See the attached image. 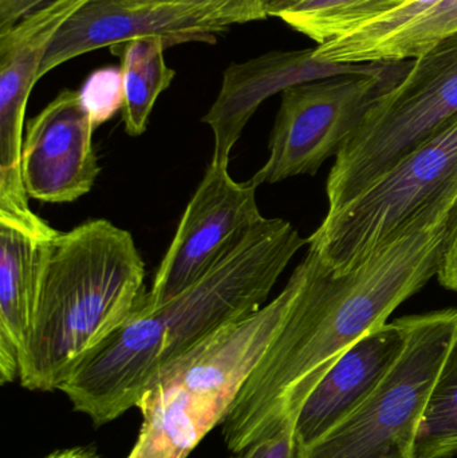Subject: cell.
<instances>
[{
  "label": "cell",
  "mask_w": 457,
  "mask_h": 458,
  "mask_svg": "<svg viewBox=\"0 0 457 458\" xmlns=\"http://www.w3.org/2000/svg\"><path fill=\"white\" fill-rule=\"evenodd\" d=\"M456 209L408 232L346 274H334L310 248L314 264L302 296L220 425L231 452L239 454L295 421L330 366L437 276Z\"/></svg>",
  "instance_id": "obj_1"
},
{
  "label": "cell",
  "mask_w": 457,
  "mask_h": 458,
  "mask_svg": "<svg viewBox=\"0 0 457 458\" xmlns=\"http://www.w3.org/2000/svg\"><path fill=\"white\" fill-rule=\"evenodd\" d=\"M308 244L286 220L266 219L184 293L157 307L142 301L78 365L59 392L96 428L120 419L137 408L169 363L227 323L266 306L282 272Z\"/></svg>",
  "instance_id": "obj_2"
},
{
  "label": "cell",
  "mask_w": 457,
  "mask_h": 458,
  "mask_svg": "<svg viewBox=\"0 0 457 458\" xmlns=\"http://www.w3.org/2000/svg\"><path fill=\"white\" fill-rule=\"evenodd\" d=\"M145 264L131 232L105 219L58 232L19 352V382L61 389L72 371L144 301Z\"/></svg>",
  "instance_id": "obj_3"
},
{
  "label": "cell",
  "mask_w": 457,
  "mask_h": 458,
  "mask_svg": "<svg viewBox=\"0 0 457 458\" xmlns=\"http://www.w3.org/2000/svg\"><path fill=\"white\" fill-rule=\"evenodd\" d=\"M309 250L278 296L169 363L137 408L142 425L126 458H187L217 425L286 326L311 275Z\"/></svg>",
  "instance_id": "obj_4"
},
{
  "label": "cell",
  "mask_w": 457,
  "mask_h": 458,
  "mask_svg": "<svg viewBox=\"0 0 457 458\" xmlns=\"http://www.w3.org/2000/svg\"><path fill=\"white\" fill-rule=\"evenodd\" d=\"M457 203V117L337 211L327 212L309 240L334 274H346L373 253Z\"/></svg>",
  "instance_id": "obj_5"
},
{
  "label": "cell",
  "mask_w": 457,
  "mask_h": 458,
  "mask_svg": "<svg viewBox=\"0 0 457 458\" xmlns=\"http://www.w3.org/2000/svg\"><path fill=\"white\" fill-rule=\"evenodd\" d=\"M457 117V32L443 38L375 99L335 157L327 212L337 211Z\"/></svg>",
  "instance_id": "obj_6"
},
{
  "label": "cell",
  "mask_w": 457,
  "mask_h": 458,
  "mask_svg": "<svg viewBox=\"0 0 457 458\" xmlns=\"http://www.w3.org/2000/svg\"><path fill=\"white\" fill-rule=\"evenodd\" d=\"M405 346L369 398L300 458H415L421 417L457 336V309L399 318Z\"/></svg>",
  "instance_id": "obj_7"
},
{
  "label": "cell",
  "mask_w": 457,
  "mask_h": 458,
  "mask_svg": "<svg viewBox=\"0 0 457 458\" xmlns=\"http://www.w3.org/2000/svg\"><path fill=\"white\" fill-rule=\"evenodd\" d=\"M410 62H384L375 72L311 81L282 91L270 156L252 182L260 187L316 176L325 161L337 157L370 105L402 77Z\"/></svg>",
  "instance_id": "obj_8"
},
{
  "label": "cell",
  "mask_w": 457,
  "mask_h": 458,
  "mask_svg": "<svg viewBox=\"0 0 457 458\" xmlns=\"http://www.w3.org/2000/svg\"><path fill=\"white\" fill-rule=\"evenodd\" d=\"M258 188L251 179L236 182L228 165L209 163L156 271L145 306H160L192 287L265 222Z\"/></svg>",
  "instance_id": "obj_9"
},
{
  "label": "cell",
  "mask_w": 457,
  "mask_h": 458,
  "mask_svg": "<svg viewBox=\"0 0 457 458\" xmlns=\"http://www.w3.org/2000/svg\"><path fill=\"white\" fill-rule=\"evenodd\" d=\"M96 131L80 90L64 89L27 123L21 179L27 195L43 203H72L93 190L98 158Z\"/></svg>",
  "instance_id": "obj_10"
},
{
  "label": "cell",
  "mask_w": 457,
  "mask_h": 458,
  "mask_svg": "<svg viewBox=\"0 0 457 458\" xmlns=\"http://www.w3.org/2000/svg\"><path fill=\"white\" fill-rule=\"evenodd\" d=\"M225 31L182 5L155 0H89L56 32L39 80L77 56L137 38L158 37L168 47L190 42L212 45Z\"/></svg>",
  "instance_id": "obj_11"
},
{
  "label": "cell",
  "mask_w": 457,
  "mask_h": 458,
  "mask_svg": "<svg viewBox=\"0 0 457 458\" xmlns=\"http://www.w3.org/2000/svg\"><path fill=\"white\" fill-rule=\"evenodd\" d=\"M89 0H55L0 30V199H27L21 145L27 102L48 46L67 19Z\"/></svg>",
  "instance_id": "obj_12"
},
{
  "label": "cell",
  "mask_w": 457,
  "mask_h": 458,
  "mask_svg": "<svg viewBox=\"0 0 457 458\" xmlns=\"http://www.w3.org/2000/svg\"><path fill=\"white\" fill-rule=\"evenodd\" d=\"M381 64L325 62L314 48L270 51L249 61L231 64L223 72L219 94L203 123L214 133L212 164L228 165L231 152L260 105L292 86L340 75L375 72Z\"/></svg>",
  "instance_id": "obj_13"
},
{
  "label": "cell",
  "mask_w": 457,
  "mask_h": 458,
  "mask_svg": "<svg viewBox=\"0 0 457 458\" xmlns=\"http://www.w3.org/2000/svg\"><path fill=\"white\" fill-rule=\"evenodd\" d=\"M405 346L399 319L378 326L346 350L309 393L295 417L300 448L343 424L377 389Z\"/></svg>",
  "instance_id": "obj_14"
},
{
  "label": "cell",
  "mask_w": 457,
  "mask_h": 458,
  "mask_svg": "<svg viewBox=\"0 0 457 458\" xmlns=\"http://www.w3.org/2000/svg\"><path fill=\"white\" fill-rule=\"evenodd\" d=\"M59 231L37 214L0 215V384L19 378V352L37 309L51 242Z\"/></svg>",
  "instance_id": "obj_15"
},
{
  "label": "cell",
  "mask_w": 457,
  "mask_h": 458,
  "mask_svg": "<svg viewBox=\"0 0 457 458\" xmlns=\"http://www.w3.org/2000/svg\"><path fill=\"white\" fill-rule=\"evenodd\" d=\"M455 32L457 0H416L404 10L317 46L316 55L346 64L410 61Z\"/></svg>",
  "instance_id": "obj_16"
},
{
  "label": "cell",
  "mask_w": 457,
  "mask_h": 458,
  "mask_svg": "<svg viewBox=\"0 0 457 458\" xmlns=\"http://www.w3.org/2000/svg\"><path fill=\"white\" fill-rule=\"evenodd\" d=\"M165 40L137 38L110 47L120 59L123 78V121L126 133L140 137L147 131L158 97L172 85L176 72L166 64Z\"/></svg>",
  "instance_id": "obj_17"
},
{
  "label": "cell",
  "mask_w": 457,
  "mask_h": 458,
  "mask_svg": "<svg viewBox=\"0 0 457 458\" xmlns=\"http://www.w3.org/2000/svg\"><path fill=\"white\" fill-rule=\"evenodd\" d=\"M416 0H302L279 16L317 46L404 10Z\"/></svg>",
  "instance_id": "obj_18"
},
{
  "label": "cell",
  "mask_w": 457,
  "mask_h": 458,
  "mask_svg": "<svg viewBox=\"0 0 457 458\" xmlns=\"http://www.w3.org/2000/svg\"><path fill=\"white\" fill-rule=\"evenodd\" d=\"M457 454V336L427 401L415 441V458Z\"/></svg>",
  "instance_id": "obj_19"
},
{
  "label": "cell",
  "mask_w": 457,
  "mask_h": 458,
  "mask_svg": "<svg viewBox=\"0 0 457 458\" xmlns=\"http://www.w3.org/2000/svg\"><path fill=\"white\" fill-rule=\"evenodd\" d=\"M83 104L98 128L123 110V78L120 69H102L93 72L80 90Z\"/></svg>",
  "instance_id": "obj_20"
},
{
  "label": "cell",
  "mask_w": 457,
  "mask_h": 458,
  "mask_svg": "<svg viewBox=\"0 0 457 458\" xmlns=\"http://www.w3.org/2000/svg\"><path fill=\"white\" fill-rule=\"evenodd\" d=\"M182 5L198 11L204 18L228 30L233 24H246L267 19L266 0H155Z\"/></svg>",
  "instance_id": "obj_21"
},
{
  "label": "cell",
  "mask_w": 457,
  "mask_h": 458,
  "mask_svg": "<svg viewBox=\"0 0 457 458\" xmlns=\"http://www.w3.org/2000/svg\"><path fill=\"white\" fill-rule=\"evenodd\" d=\"M295 422H287L273 435L266 436L231 458H300Z\"/></svg>",
  "instance_id": "obj_22"
},
{
  "label": "cell",
  "mask_w": 457,
  "mask_h": 458,
  "mask_svg": "<svg viewBox=\"0 0 457 458\" xmlns=\"http://www.w3.org/2000/svg\"><path fill=\"white\" fill-rule=\"evenodd\" d=\"M437 279L447 290L457 291V209L451 219Z\"/></svg>",
  "instance_id": "obj_23"
},
{
  "label": "cell",
  "mask_w": 457,
  "mask_h": 458,
  "mask_svg": "<svg viewBox=\"0 0 457 458\" xmlns=\"http://www.w3.org/2000/svg\"><path fill=\"white\" fill-rule=\"evenodd\" d=\"M53 2L55 0H0V30L18 23L24 16Z\"/></svg>",
  "instance_id": "obj_24"
},
{
  "label": "cell",
  "mask_w": 457,
  "mask_h": 458,
  "mask_svg": "<svg viewBox=\"0 0 457 458\" xmlns=\"http://www.w3.org/2000/svg\"><path fill=\"white\" fill-rule=\"evenodd\" d=\"M45 458H104L99 456L96 451H91L89 448H80V446H77V448H70V449H61V451L54 452V454H48L47 457Z\"/></svg>",
  "instance_id": "obj_25"
},
{
  "label": "cell",
  "mask_w": 457,
  "mask_h": 458,
  "mask_svg": "<svg viewBox=\"0 0 457 458\" xmlns=\"http://www.w3.org/2000/svg\"><path fill=\"white\" fill-rule=\"evenodd\" d=\"M302 0H266V11L268 18H279L282 13L294 7Z\"/></svg>",
  "instance_id": "obj_26"
}]
</instances>
